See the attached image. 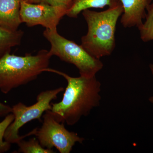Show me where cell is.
<instances>
[{"label":"cell","mask_w":153,"mask_h":153,"mask_svg":"<svg viewBox=\"0 0 153 153\" xmlns=\"http://www.w3.org/2000/svg\"><path fill=\"white\" fill-rule=\"evenodd\" d=\"M46 71L63 76L67 82L62 100L57 103H52L51 111L57 121L74 125L81 117L88 115L93 108L99 106L101 83L96 76L72 77L49 68L45 70Z\"/></svg>","instance_id":"6da1fadb"},{"label":"cell","mask_w":153,"mask_h":153,"mask_svg":"<svg viewBox=\"0 0 153 153\" xmlns=\"http://www.w3.org/2000/svg\"><path fill=\"white\" fill-rule=\"evenodd\" d=\"M123 12L120 2L102 12L82 11L88 31L81 38V45L89 54L100 59L112 54L116 46L117 24Z\"/></svg>","instance_id":"7a4b0ae2"},{"label":"cell","mask_w":153,"mask_h":153,"mask_svg":"<svg viewBox=\"0 0 153 153\" xmlns=\"http://www.w3.org/2000/svg\"><path fill=\"white\" fill-rule=\"evenodd\" d=\"M52 57L49 51L43 49L34 55L18 56L9 53L0 57V90L7 94L37 79L49 68Z\"/></svg>","instance_id":"3957f363"},{"label":"cell","mask_w":153,"mask_h":153,"mask_svg":"<svg viewBox=\"0 0 153 153\" xmlns=\"http://www.w3.org/2000/svg\"><path fill=\"white\" fill-rule=\"evenodd\" d=\"M43 35L51 45L49 52L52 56H57L62 61L74 65L79 70L80 76H95L103 68L100 59L89 54L82 45L61 36L57 29H46Z\"/></svg>","instance_id":"277c9868"},{"label":"cell","mask_w":153,"mask_h":153,"mask_svg":"<svg viewBox=\"0 0 153 153\" xmlns=\"http://www.w3.org/2000/svg\"><path fill=\"white\" fill-rule=\"evenodd\" d=\"M64 91L63 87L42 91L37 97V102L30 106H26L19 102L12 107V113L14 119L6 129L4 135L5 141L9 143H17L26 137L31 136L30 132L24 136L19 135V129L26 124L34 120L41 121L44 113L51 110V101L57 98L60 92Z\"/></svg>","instance_id":"5b68a950"},{"label":"cell","mask_w":153,"mask_h":153,"mask_svg":"<svg viewBox=\"0 0 153 153\" xmlns=\"http://www.w3.org/2000/svg\"><path fill=\"white\" fill-rule=\"evenodd\" d=\"M43 119L41 128L34 129L31 133L45 149L55 148L60 153H69L76 143H82L85 140L76 133L67 130L64 123L55 119L51 110L45 112Z\"/></svg>","instance_id":"8992f818"},{"label":"cell","mask_w":153,"mask_h":153,"mask_svg":"<svg viewBox=\"0 0 153 153\" xmlns=\"http://www.w3.org/2000/svg\"><path fill=\"white\" fill-rule=\"evenodd\" d=\"M67 10L44 4H33L22 0L20 16L22 23L29 27L41 25L46 29H57Z\"/></svg>","instance_id":"52a82bcc"},{"label":"cell","mask_w":153,"mask_h":153,"mask_svg":"<svg viewBox=\"0 0 153 153\" xmlns=\"http://www.w3.org/2000/svg\"><path fill=\"white\" fill-rule=\"evenodd\" d=\"M123 7L120 22L125 28L139 27L146 15V9L152 0H119Z\"/></svg>","instance_id":"ba28073f"},{"label":"cell","mask_w":153,"mask_h":153,"mask_svg":"<svg viewBox=\"0 0 153 153\" xmlns=\"http://www.w3.org/2000/svg\"><path fill=\"white\" fill-rule=\"evenodd\" d=\"M22 0H0V26L11 30H18Z\"/></svg>","instance_id":"9c48e42d"},{"label":"cell","mask_w":153,"mask_h":153,"mask_svg":"<svg viewBox=\"0 0 153 153\" xmlns=\"http://www.w3.org/2000/svg\"><path fill=\"white\" fill-rule=\"evenodd\" d=\"M119 0H73L66 13L67 16L76 18L84 10L91 8H103L112 7L120 2Z\"/></svg>","instance_id":"30bf717a"},{"label":"cell","mask_w":153,"mask_h":153,"mask_svg":"<svg viewBox=\"0 0 153 153\" xmlns=\"http://www.w3.org/2000/svg\"><path fill=\"white\" fill-rule=\"evenodd\" d=\"M24 34L22 30H11L0 26V57L10 53L13 47L20 45Z\"/></svg>","instance_id":"8fae6325"},{"label":"cell","mask_w":153,"mask_h":153,"mask_svg":"<svg viewBox=\"0 0 153 153\" xmlns=\"http://www.w3.org/2000/svg\"><path fill=\"white\" fill-rule=\"evenodd\" d=\"M145 21L137 27L141 39L144 42L153 40V2L148 6Z\"/></svg>","instance_id":"7c38bea8"},{"label":"cell","mask_w":153,"mask_h":153,"mask_svg":"<svg viewBox=\"0 0 153 153\" xmlns=\"http://www.w3.org/2000/svg\"><path fill=\"white\" fill-rule=\"evenodd\" d=\"M21 140L17 143L19 147L18 153H54L52 149H45L39 143L37 138H33L28 141Z\"/></svg>","instance_id":"4fadbf2b"},{"label":"cell","mask_w":153,"mask_h":153,"mask_svg":"<svg viewBox=\"0 0 153 153\" xmlns=\"http://www.w3.org/2000/svg\"><path fill=\"white\" fill-rule=\"evenodd\" d=\"M14 119V115L11 113L6 116L5 118L0 123V152H4L8 150L10 147L11 144L5 141L3 142L5 132L8 127Z\"/></svg>","instance_id":"5bb4252c"},{"label":"cell","mask_w":153,"mask_h":153,"mask_svg":"<svg viewBox=\"0 0 153 153\" xmlns=\"http://www.w3.org/2000/svg\"><path fill=\"white\" fill-rule=\"evenodd\" d=\"M26 2L33 4H44L55 7H60L68 9L71 7L73 0H24Z\"/></svg>","instance_id":"9a60e30c"},{"label":"cell","mask_w":153,"mask_h":153,"mask_svg":"<svg viewBox=\"0 0 153 153\" xmlns=\"http://www.w3.org/2000/svg\"><path fill=\"white\" fill-rule=\"evenodd\" d=\"M11 113V107L0 102V117L6 116Z\"/></svg>","instance_id":"2e32d148"},{"label":"cell","mask_w":153,"mask_h":153,"mask_svg":"<svg viewBox=\"0 0 153 153\" xmlns=\"http://www.w3.org/2000/svg\"><path fill=\"white\" fill-rule=\"evenodd\" d=\"M149 67L150 68L151 71H152V73L153 74V64H150ZM149 101L153 104V97H151L150 98H149Z\"/></svg>","instance_id":"e0dca14e"}]
</instances>
